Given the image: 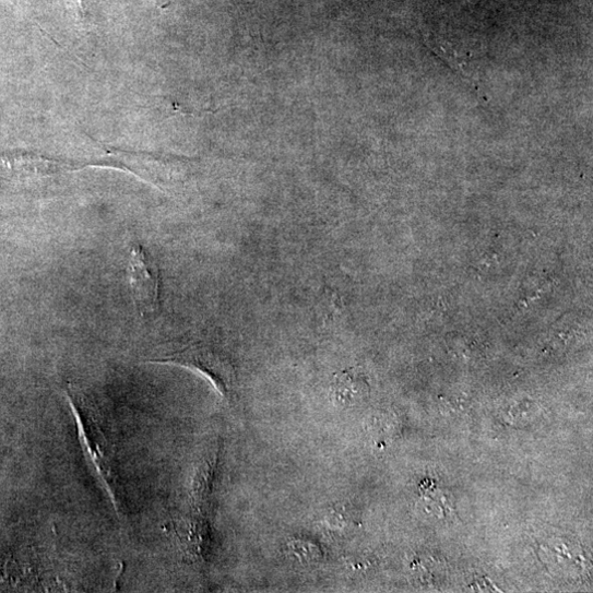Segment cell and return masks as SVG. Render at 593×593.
<instances>
[{"label": "cell", "instance_id": "6da1fadb", "mask_svg": "<svg viewBox=\"0 0 593 593\" xmlns=\"http://www.w3.org/2000/svg\"><path fill=\"white\" fill-rule=\"evenodd\" d=\"M155 361L177 364L200 370L213 380L225 398H232L234 370L220 353L206 344L189 345L178 353Z\"/></svg>", "mask_w": 593, "mask_h": 593}, {"label": "cell", "instance_id": "7a4b0ae2", "mask_svg": "<svg viewBox=\"0 0 593 593\" xmlns=\"http://www.w3.org/2000/svg\"><path fill=\"white\" fill-rule=\"evenodd\" d=\"M128 277L139 315L143 318L152 316L158 308V273L147 252L139 245L130 250Z\"/></svg>", "mask_w": 593, "mask_h": 593}]
</instances>
